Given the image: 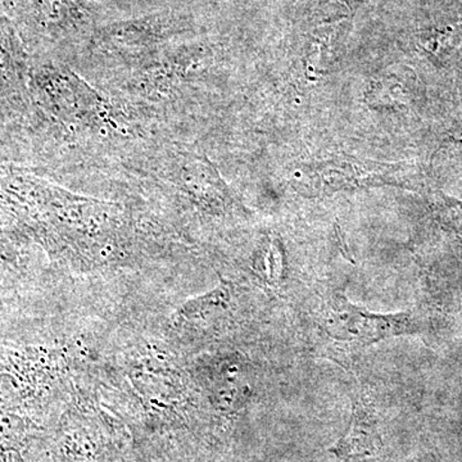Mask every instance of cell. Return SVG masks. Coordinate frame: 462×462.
Segmentation results:
<instances>
[{
    "mask_svg": "<svg viewBox=\"0 0 462 462\" xmlns=\"http://www.w3.org/2000/svg\"><path fill=\"white\" fill-rule=\"evenodd\" d=\"M439 212L443 221L456 233L462 236V202L451 199H442L439 202Z\"/></svg>",
    "mask_w": 462,
    "mask_h": 462,
    "instance_id": "obj_3",
    "label": "cell"
},
{
    "mask_svg": "<svg viewBox=\"0 0 462 462\" xmlns=\"http://www.w3.org/2000/svg\"><path fill=\"white\" fill-rule=\"evenodd\" d=\"M319 331L340 348L357 349L393 337L425 330V320L415 311L378 314L355 305L342 291L322 298L314 312Z\"/></svg>",
    "mask_w": 462,
    "mask_h": 462,
    "instance_id": "obj_1",
    "label": "cell"
},
{
    "mask_svg": "<svg viewBox=\"0 0 462 462\" xmlns=\"http://www.w3.org/2000/svg\"><path fill=\"white\" fill-rule=\"evenodd\" d=\"M383 451L378 418L365 398L357 396L352 402L348 427L329 452L338 462H370L378 460Z\"/></svg>",
    "mask_w": 462,
    "mask_h": 462,
    "instance_id": "obj_2",
    "label": "cell"
}]
</instances>
